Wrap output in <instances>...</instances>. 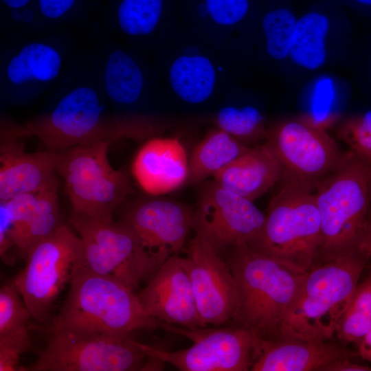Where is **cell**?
Returning a JSON list of instances; mask_svg holds the SVG:
<instances>
[{
    "instance_id": "cell-17",
    "label": "cell",
    "mask_w": 371,
    "mask_h": 371,
    "mask_svg": "<svg viewBox=\"0 0 371 371\" xmlns=\"http://www.w3.org/2000/svg\"><path fill=\"white\" fill-rule=\"evenodd\" d=\"M117 212L118 221L133 232L159 268L179 254L192 228L193 209L177 201L160 197L127 199Z\"/></svg>"
},
{
    "instance_id": "cell-1",
    "label": "cell",
    "mask_w": 371,
    "mask_h": 371,
    "mask_svg": "<svg viewBox=\"0 0 371 371\" xmlns=\"http://www.w3.org/2000/svg\"><path fill=\"white\" fill-rule=\"evenodd\" d=\"M51 89L47 110L25 128H19L21 136L35 135L47 150L57 153L81 145L134 139L112 111L87 52H77Z\"/></svg>"
},
{
    "instance_id": "cell-18",
    "label": "cell",
    "mask_w": 371,
    "mask_h": 371,
    "mask_svg": "<svg viewBox=\"0 0 371 371\" xmlns=\"http://www.w3.org/2000/svg\"><path fill=\"white\" fill-rule=\"evenodd\" d=\"M58 184L0 201V255L5 264H13L10 254L12 249L15 248L25 258L36 243L64 224Z\"/></svg>"
},
{
    "instance_id": "cell-12",
    "label": "cell",
    "mask_w": 371,
    "mask_h": 371,
    "mask_svg": "<svg viewBox=\"0 0 371 371\" xmlns=\"http://www.w3.org/2000/svg\"><path fill=\"white\" fill-rule=\"evenodd\" d=\"M69 221L80 238L79 266L133 290L158 270L135 235L121 222L97 221L72 212Z\"/></svg>"
},
{
    "instance_id": "cell-34",
    "label": "cell",
    "mask_w": 371,
    "mask_h": 371,
    "mask_svg": "<svg viewBox=\"0 0 371 371\" xmlns=\"http://www.w3.org/2000/svg\"><path fill=\"white\" fill-rule=\"evenodd\" d=\"M78 0H37L33 21L36 36L51 33L59 26L75 8Z\"/></svg>"
},
{
    "instance_id": "cell-16",
    "label": "cell",
    "mask_w": 371,
    "mask_h": 371,
    "mask_svg": "<svg viewBox=\"0 0 371 371\" xmlns=\"http://www.w3.org/2000/svg\"><path fill=\"white\" fill-rule=\"evenodd\" d=\"M265 218L254 203L221 186L214 180L204 183L193 210L192 229L216 253L249 243Z\"/></svg>"
},
{
    "instance_id": "cell-41",
    "label": "cell",
    "mask_w": 371,
    "mask_h": 371,
    "mask_svg": "<svg viewBox=\"0 0 371 371\" xmlns=\"http://www.w3.org/2000/svg\"><path fill=\"white\" fill-rule=\"evenodd\" d=\"M370 215L371 216V205H370Z\"/></svg>"
},
{
    "instance_id": "cell-29",
    "label": "cell",
    "mask_w": 371,
    "mask_h": 371,
    "mask_svg": "<svg viewBox=\"0 0 371 371\" xmlns=\"http://www.w3.org/2000/svg\"><path fill=\"white\" fill-rule=\"evenodd\" d=\"M213 122L216 128L249 147L265 140L269 125L258 107L238 104L228 89L214 110Z\"/></svg>"
},
{
    "instance_id": "cell-23",
    "label": "cell",
    "mask_w": 371,
    "mask_h": 371,
    "mask_svg": "<svg viewBox=\"0 0 371 371\" xmlns=\"http://www.w3.org/2000/svg\"><path fill=\"white\" fill-rule=\"evenodd\" d=\"M179 0H118L114 10V30L128 45L152 50L179 23Z\"/></svg>"
},
{
    "instance_id": "cell-31",
    "label": "cell",
    "mask_w": 371,
    "mask_h": 371,
    "mask_svg": "<svg viewBox=\"0 0 371 371\" xmlns=\"http://www.w3.org/2000/svg\"><path fill=\"white\" fill-rule=\"evenodd\" d=\"M297 20L293 12L285 8L271 9L262 14L259 28L269 58L280 60L289 56Z\"/></svg>"
},
{
    "instance_id": "cell-22",
    "label": "cell",
    "mask_w": 371,
    "mask_h": 371,
    "mask_svg": "<svg viewBox=\"0 0 371 371\" xmlns=\"http://www.w3.org/2000/svg\"><path fill=\"white\" fill-rule=\"evenodd\" d=\"M189 159L177 137H154L138 150L132 173L139 186L152 196L173 192L188 181Z\"/></svg>"
},
{
    "instance_id": "cell-4",
    "label": "cell",
    "mask_w": 371,
    "mask_h": 371,
    "mask_svg": "<svg viewBox=\"0 0 371 371\" xmlns=\"http://www.w3.org/2000/svg\"><path fill=\"white\" fill-rule=\"evenodd\" d=\"M87 54L114 115L136 133L151 136L153 117L169 102L155 65L144 52L106 36Z\"/></svg>"
},
{
    "instance_id": "cell-30",
    "label": "cell",
    "mask_w": 371,
    "mask_h": 371,
    "mask_svg": "<svg viewBox=\"0 0 371 371\" xmlns=\"http://www.w3.org/2000/svg\"><path fill=\"white\" fill-rule=\"evenodd\" d=\"M330 27L328 18L317 12H308L297 20L289 56L297 65L314 70L326 59V38Z\"/></svg>"
},
{
    "instance_id": "cell-11",
    "label": "cell",
    "mask_w": 371,
    "mask_h": 371,
    "mask_svg": "<svg viewBox=\"0 0 371 371\" xmlns=\"http://www.w3.org/2000/svg\"><path fill=\"white\" fill-rule=\"evenodd\" d=\"M265 143L281 166L283 182L311 192L341 165L348 153L342 152L326 128L304 115L269 124Z\"/></svg>"
},
{
    "instance_id": "cell-36",
    "label": "cell",
    "mask_w": 371,
    "mask_h": 371,
    "mask_svg": "<svg viewBox=\"0 0 371 371\" xmlns=\"http://www.w3.org/2000/svg\"><path fill=\"white\" fill-rule=\"evenodd\" d=\"M322 371H371V367L352 363L347 357L325 366Z\"/></svg>"
},
{
    "instance_id": "cell-13",
    "label": "cell",
    "mask_w": 371,
    "mask_h": 371,
    "mask_svg": "<svg viewBox=\"0 0 371 371\" xmlns=\"http://www.w3.org/2000/svg\"><path fill=\"white\" fill-rule=\"evenodd\" d=\"M80 238L63 224L36 243L27 253L24 267L14 282L38 323L48 320L63 287L78 266Z\"/></svg>"
},
{
    "instance_id": "cell-28",
    "label": "cell",
    "mask_w": 371,
    "mask_h": 371,
    "mask_svg": "<svg viewBox=\"0 0 371 371\" xmlns=\"http://www.w3.org/2000/svg\"><path fill=\"white\" fill-rule=\"evenodd\" d=\"M249 148L223 131L210 130L192 153L188 181L198 184L214 177Z\"/></svg>"
},
{
    "instance_id": "cell-33",
    "label": "cell",
    "mask_w": 371,
    "mask_h": 371,
    "mask_svg": "<svg viewBox=\"0 0 371 371\" xmlns=\"http://www.w3.org/2000/svg\"><path fill=\"white\" fill-rule=\"evenodd\" d=\"M336 135L352 153L371 164V110L339 120Z\"/></svg>"
},
{
    "instance_id": "cell-14",
    "label": "cell",
    "mask_w": 371,
    "mask_h": 371,
    "mask_svg": "<svg viewBox=\"0 0 371 371\" xmlns=\"http://www.w3.org/2000/svg\"><path fill=\"white\" fill-rule=\"evenodd\" d=\"M28 371L146 370L149 357L131 335L55 333Z\"/></svg>"
},
{
    "instance_id": "cell-40",
    "label": "cell",
    "mask_w": 371,
    "mask_h": 371,
    "mask_svg": "<svg viewBox=\"0 0 371 371\" xmlns=\"http://www.w3.org/2000/svg\"><path fill=\"white\" fill-rule=\"evenodd\" d=\"M368 188H369V196H370V199L371 202V166H370V175H369Z\"/></svg>"
},
{
    "instance_id": "cell-10",
    "label": "cell",
    "mask_w": 371,
    "mask_h": 371,
    "mask_svg": "<svg viewBox=\"0 0 371 371\" xmlns=\"http://www.w3.org/2000/svg\"><path fill=\"white\" fill-rule=\"evenodd\" d=\"M112 143L81 145L58 153L56 171L63 179L72 213L110 221L132 192L128 173L108 159Z\"/></svg>"
},
{
    "instance_id": "cell-8",
    "label": "cell",
    "mask_w": 371,
    "mask_h": 371,
    "mask_svg": "<svg viewBox=\"0 0 371 371\" xmlns=\"http://www.w3.org/2000/svg\"><path fill=\"white\" fill-rule=\"evenodd\" d=\"M321 221L313 192L283 182L271 200L264 223L247 245L304 273L317 262Z\"/></svg>"
},
{
    "instance_id": "cell-24",
    "label": "cell",
    "mask_w": 371,
    "mask_h": 371,
    "mask_svg": "<svg viewBox=\"0 0 371 371\" xmlns=\"http://www.w3.org/2000/svg\"><path fill=\"white\" fill-rule=\"evenodd\" d=\"M339 346L326 341L293 338L259 339L251 356L252 371H322L347 358Z\"/></svg>"
},
{
    "instance_id": "cell-27",
    "label": "cell",
    "mask_w": 371,
    "mask_h": 371,
    "mask_svg": "<svg viewBox=\"0 0 371 371\" xmlns=\"http://www.w3.org/2000/svg\"><path fill=\"white\" fill-rule=\"evenodd\" d=\"M250 9L251 0H180V21L213 39L233 42Z\"/></svg>"
},
{
    "instance_id": "cell-39",
    "label": "cell",
    "mask_w": 371,
    "mask_h": 371,
    "mask_svg": "<svg viewBox=\"0 0 371 371\" xmlns=\"http://www.w3.org/2000/svg\"><path fill=\"white\" fill-rule=\"evenodd\" d=\"M357 3L367 7H371V0H354Z\"/></svg>"
},
{
    "instance_id": "cell-6",
    "label": "cell",
    "mask_w": 371,
    "mask_h": 371,
    "mask_svg": "<svg viewBox=\"0 0 371 371\" xmlns=\"http://www.w3.org/2000/svg\"><path fill=\"white\" fill-rule=\"evenodd\" d=\"M229 249L227 263L238 295L232 321L236 326L251 330L260 339L279 338L283 319L297 293L303 273L247 245Z\"/></svg>"
},
{
    "instance_id": "cell-32",
    "label": "cell",
    "mask_w": 371,
    "mask_h": 371,
    "mask_svg": "<svg viewBox=\"0 0 371 371\" xmlns=\"http://www.w3.org/2000/svg\"><path fill=\"white\" fill-rule=\"evenodd\" d=\"M371 327V273L358 284L347 309L336 328L338 339L357 345Z\"/></svg>"
},
{
    "instance_id": "cell-25",
    "label": "cell",
    "mask_w": 371,
    "mask_h": 371,
    "mask_svg": "<svg viewBox=\"0 0 371 371\" xmlns=\"http://www.w3.org/2000/svg\"><path fill=\"white\" fill-rule=\"evenodd\" d=\"M213 177L225 189L254 201L282 180V170L264 143L250 147Z\"/></svg>"
},
{
    "instance_id": "cell-2",
    "label": "cell",
    "mask_w": 371,
    "mask_h": 371,
    "mask_svg": "<svg viewBox=\"0 0 371 371\" xmlns=\"http://www.w3.org/2000/svg\"><path fill=\"white\" fill-rule=\"evenodd\" d=\"M153 52L168 101L180 109L214 111L232 85L234 42L213 39L180 21Z\"/></svg>"
},
{
    "instance_id": "cell-3",
    "label": "cell",
    "mask_w": 371,
    "mask_h": 371,
    "mask_svg": "<svg viewBox=\"0 0 371 371\" xmlns=\"http://www.w3.org/2000/svg\"><path fill=\"white\" fill-rule=\"evenodd\" d=\"M69 289L54 317L50 333L121 337L160 328L143 307L135 290L112 278L78 266Z\"/></svg>"
},
{
    "instance_id": "cell-20",
    "label": "cell",
    "mask_w": 371,
    "mask_h": 371,
    "mask_svg": "<svg viewBox=\"0 0 371 371\" xmlns=\"http://www.w3.org/2000/svg\"><path fill=\"white\" fill-rule=\"evenodd\" d=\"M138 297L147 313L160 322L188 329L204 327L179 254L170 257L158 269Z\"/></svg>"
},
{
    "instance_id": "cell-9",
    "label": "cell",
    "mask_w": 371,
    "mask_h": 371,
    "mask_svg": "<svg viewBox=\"0 0 371 371\" xmlns=\"http://www.w3.org/2000/svg\"><path fill=\"white\" fill-rule=\"evenodd\" d=\"M76 54L70 36L63 32L3 43L1 104L31 103L60 80Z\"/></svg>"
},
{
    "instance_id": "cell-19",
    "label": "cell",
    "mask_w": 371,
    "mask_h": 371,
    "mask_svg": "<svg viewBox=\"0 0 371 371\" xmlns=\"http://www.w3.org/2000/svg\"><path fill=\"white\" fill-rule=\"evenodd\" d=\"M181 260L190 279L203 326H221L232 320L238 295L227 263L196 235Z\"/></svg>"
},
{
    "instance_id": "cell-26",
    "label": "cell",
    "mask_w": 371,
    "mask_h": 371,
    "mask_svg": "<svg viewBox=\"0 0 371 371\" xmlns=\"http://www.w3.org/2000/svg\"><path fill=\"white\" fill-rule=\"evenodd\" d=\"M30 312L14 282L0 289V371H23L20 357L32 348Z\"/></svg>"
},
{
    "instance_id": "cell-21",
    "label": "cell",
    "mask_w": 371,
    "mask_h": 371,
    "mask_svg": "<svg viewBox=\"0 0 371 371\" xmlns=\"http://www.w3.org/2000/svg\"><path fill=\"white\" fill-rule=\"evenodd\" d=\"M0 148V201L38 192L58 183V153H28L12 131L2 136Z\"/></svg>"
},
{
    "instance_id": "cell-35",
    "label": "cell",
    "mask_w": 371,
    "mask_h": 371,
    "mask_svg": "<svg viewBox=\"0 0 371 371\" xmlns=\"http://www.w3.org/2000/svg\"><path fill=\"white\" fill-rule=\"evenodd\" d=\"M311 114L304 115L315 124L326 128L337 122V117L330 111L334 99L332 79L322 78L315 85Z\"/></svg>"
},
{
    "instance_id": "cell-37",
    "label": "cell",
    "mask_w": 371,
    "mask_h": 371,
    "mask_svg": "<svg viewBox=\"0 0 371 371\" xmlns=\"http://www.w3.org/2000/svg\"><path fill=\"white\" fill-rule=\"evenodd\" d=\"M358 248L366 255L367 261L371 267V216L366 221L360 238Z\"/></svg>"
},
{
    "instance_id": "cell-5",
    "label": "cell",
    "mask_w": 371,
    "mask_h": 371,
    "mask_svg": "<svg viewBox=\"0 0 371 371\" xmlns=\"http://www.w3.org/2000/svg\"><path fill=\"white\" fill-rule=\"evenodd\" d=\"M360 249L315 264L303 273L280 337L323 341L335 334L367 262Z\"/></svg>"
},
{
    "instance_id": "cell-15",
    "label": "cell",
    "mask_w": 371,
    "mask_h": 371,
    "mask_svg": "<svg viewBox=\"0 0 371 371\" xmlns=\"http://www.w3.org/2000/svg\"><path fill=\"white\" fill-rule=\"evenodd\" d=\"M160 328L192 341L189 348L170 351L139 342L149 357L183 371L250 370L253 350L259 337L243 327L196 329L161 322Z\"/></svg>"
},
{
    "instance_id": "cell-38",
    "label": "cell",
    "mask_w": 371,
    "mask_h": 371,
    "mask_svg": "<svg viewBox=\"0 0 371 371\" xmlns=\"http://www.w3.org/2000/svg\"><path fill=\"white\" fill-rule=\"evenodd\" d=\"M359 355L361 357L371 363V327L358 344Z\"/></svg>"
},
{
    "instance_id": "cell-7",
    "label": "cell",
    "mask_w": 371,
    "mask_h": 371,
    "mask_svg": "<svg viewBox=\"0 0 371 371\" xmlns=\"http://www.w3.org/2000/svg\"><path fill=\"white\" fill-rule=\"evenodd\" d=\"M370 166L349 150L341 165L313 192L321 221L317 263L358 249L370 212Z\"/></svg>"
}]
</instances>
